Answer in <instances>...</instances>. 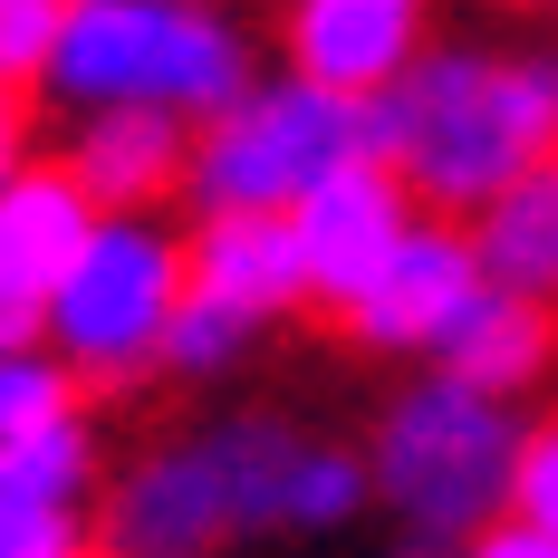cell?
I'll use <instances>...</instances> for the list:
<instances>
[{"instance_id": "cell-26", "label": "cell", "mask_w": 558, "mask_h": 558, "mask_svg": "<svg viewBox=\"0 0 558 558\" xmlns=\"http://www.w3.org/2000/svg\"><path fill=\"white\" fill-rule=\"evenodd\" d=\"M58 558H97V549H87V539H77V549H58Z\"/></svg>"}, {"instance_id": "cell-2", "label": "cell", "mask_w": 558, "mask_h": 558, "mask_svg": "<svg viewBox=\"0 0 558 558\" xmlns=\"http://www.w3.org/2000/svg\"><path fill=\"white\" fill-rule=\"evenodd\" d=\"M299 424L279 414H222L173 444L135 452L107 492L116 558H222L251 530H279V482H289Z\"/></svg>"}, {"instance_id": "cell-13", "label": "cell", "mask_w": 558, "mask_h": 558, "mask_svg": "<svg viewBox=\"0 0 558 558\" xmlns=\"http://www.w3.org/2000/svg\"><path fill=\"white\" fill-rule=\"evenodd\" d=\"M434 366L462 376V386H482V395H530L558 366V308L549 299H520L501 279H482L462 299V318L434 337Z\"/></svg>"}, {"instance_id": "cell-7", "label": "cell", "mask_w": 558, "mask_h": 558, "mask_svg": "<svg viewBox=\"0 0 558 558\" xmlns=\"http://www.w3.org/2000/svg\"><path fill=\"white\" fill-rule=\"evenodd\" d=\"M472 289H482L472 222H452V213H414V231L386 251V270L337 308V328L356 337L366 356H434V337L462 318Z\"/></svg>"}, {"instance_id": "cell-17", "label": "cell", "mask_w": 558, "mask_h": 558, "mask_svg": "<svg viewBox=\"0 0 558 558\" xmlns=\"http://www.w3.org/2000/svg\"><path fill=\"white\" fill-rule=\"evenodd\" d=\"M251 337H260V318H241V308L213 299V289H183V308H173V328H165V376L222 386L231 366L251 356Z\"/></svg>"}, {"instance_id": "cell-5", "label": "cell", "mask_w": 558, "mask_h": 558, "mask_svg": "<svg viewBox=\"0 0 558 558\" xmlns=\"http://www.w3.org/2000/svg\"><path fill=\"white\" fill-rule=\"evenodd\" d=\"M183 289H193L183 231H165L155 213H97L87 251L39 299V337L77 366V386H145V376H165V328Z\"/></svg>"}, {"instance_id": "cell-14", "label": "cell", "mask_w": 558, "mask_h": 558, "mask_svg": "<svg viewBox=\"0 0 558 558\" xmlns=\"http://www.w3.org/2000/svg\"><path fill=\"white\" fill-rule=\"evenodd\" d=\"M472 251H482V279H501L520 299H549L558 308V155H539L530 173H510L501 193L472 213Z\"/></svg>"}, {"instance_id": "cell-3", "label": "cell", "mask_w": 558, "mask_h": 558, "mask_svg": "<svg viewBox=\"0 0 558 558\" xmlns=\"http://www.w3.org/2000/svg\"><path fill=\"white\" fill-rule=\"evenodd\" d=\"M39 87L58 107H173L203 125L251 87V39L213 0H68Z\"/></svg>"}, {"instance_id": "cell-11", "label": "cell", "mask_w": 558, "mask_h": 558, "mask_svg": "<svg viewBox=\"0 0 558 558\" xmlns=\"http://www.w3.org/2000/svg\"><path fill=\"white\" fill-rule=\"evenodd\" d=\"M87 231H97V193L68 173V155L58 165L29 155L20 173H0V299L39 318V299L68 279V260L87 251Z\"/></svg>"}, {"instance_id": "cell-23", "label": "cell", "mask_w": 558, "mask_h": 558, "mask_svg": "<svg viewBox=\"0 0 558 558\" xmlns=\"http://www.w3.org/2000/svg\"><path fill=\"white\" fill-rule=\"evenodd\" d=\"M29 165V87H0V173Z\"/></svg>"}, {"instance_id": "cell-6", "label": "cell", "mask_w": 558, "mask_h": 558, "mask_svg": "<svg viewBox=\"0 0 558 558\" xmlns=\"http://www.w3.org/2000/svg\"><path fill=\"white\" fill-rule=\"evenodd\" d=\"M347 155H376L366 97L279 68V77H251L222 116L193 125L183 203H193V213H289V203H299L318 173H337Z\"/></svg>"}, {"instance_id": "cell-1", "label": "cell", "mask_w": 558, "mask_h": 558, "mask_svg": "<svg viewBox=\"0 0 558 558\" xmlns=\"http://www.w3.org/2000/svg\"><path fill=\"white\" fill-rule=\"evenodd\" d=\"M366 135L424 213L472 222L510 173L558 155V58H492V49H424L395 87L366 97Z\"/></svg>"}, {"instance_id": "cell-24", "label": "cell", "mask_w": 558, "mask_h": 558, "mask_svg": "<svg viewBox=\"0 0 558 558\" xmlns=\"http://www.w3.org/2000/svg\"><path fill=\"white\" fill-rule=\"evenodd\" d=\"M20 337H39V318H29V308H10V299H0V347H20Z\"/></svg>"}, {"instance_id": "cell-16", "label": "cell", "mask_w": 558, "mask_h": 558, "mask_svg": "<svg viewBox=\"0 0 558 558\" xmlns=\"http://www.w3.org/2000/svg\"><path fill=\"white\" fill-rule=\"evenodd\" d=\"M0 482L87 510V492H97V424H87V404H68V414H49V424L10 434V444H0Z\"/></svg>"}, {"instance_id": "cell-20", "label": "cell", "mask_w": 558, "mask_h": 558, "mask_svg": "<svg viewBox=\"0 0 558 558\" xmlns=\"http://www.w3.org/2000/svg\"><path fill=\"white\" fill-rule=\"evenodd\" d=\"M68 29V0H0V87H39Z\"/></svg>"}, {"instance_id": "cell-21", "label": "cell", "mask_w": 558, "mask_h": 558, "mask_svg": "<svg viewBox=\"0 0 558 558\" xmlns=\"http://www.w3.org/2000/svg\"><path fill=\"white\" fill-rule=\"evenodd\" d=\"M510 510H530L539 530H558V414L520 424V462H510Z\"/></svg>"}, {"instance_id": "cell-15", "label": "cell", "mask_w": 558, "mask_h": 558, "mask_svg": "<svg viewBox=\"0 0 558 558\" xmlns=\"http://www.w3.org/2000/svg\"><path fill=\"white\" fill-rule=\"evenodd\" d=\"M366 501H376V472H366V452L299 434V452H289V482H279V530H299V539H328V530H347Z\"/></svg>"}, {"instance_id": "cell-9", "label": "cell", "mask_w": 558, "mask_h": 558, "mask_svg": "<svg viewBox=\"0 0 558 558\" xmlns=\"http://www.w3.org/2000/svg\"><path fill=\"white\" fill-rule=\"evenodd\" d=\"M279 39H289L299 77L376 97V87H395L414 58L434 49V0H289Z\"/></svg>"}, {"instance_id": "cell-19", "label": "cell", "mask_w": 558, "mask_h": 558, "mask_svg": "<svg viewBox=\"0 0 558 558\" xmlns=\"http://www.w3.org/2000/svg\"><path fill=\"white\" fill-rule=\"evenodd\" d=\"M77 539H87V510L77 501L0 482V558H58V549H77Z\"/></svg>"}, {"instance_id": "cell-18", "label": "cell", "mask_w": 558, "mask_h": 558, "mask_svg": "<svg viewBox=\"0 0 558 558\" xmlns=\"http://www.w3.org/2000/svg\"><path fill=\"white\" fill-rule=\"evenodd\" d=\"M77 366L58 356L49 337H20V347H0V444L10 434H29V424H49V414H68L77 404Z\"/></svg>"}, {"instance_id": "cell-27", "label": "cell", "mask_w": 558, "mask_h": 558, "mask_svg": "<svg viewBox=\"0 0 558 558\" xmlns=\"http://www.w3.org/2000/svg\"><path fill=\"white\" fill-rule=\"evenodd\" d=\"M530 10H558V0H530Z\"/></svg>"}, {"instance_id": "cell-8", "label": "cell", "mask_w": 558, "mask_h": 558, "mask_svg": "<svg viewBox=\"0 0 558 558\" xmlns=\"http://www.w3.org/2000/svg\"><path fill=\"white\" fill-rule=\"evenodd\" d=\"M414 183L386 165V155H347L337 173H318L299 203H289V222H299V260H308V299L318 308H347L366 279L386 270V251L414 231Z\"/></svg>"}, {"instance_id": "cell-4", "label": "cell", "mask_w": 558, "mask_h": 558, "mask_svg": "<svg viewBox=\"0 0 558 558\" xmlns=\"http://www.w3.org/2000/svg\"><path fill=\"white\" fill-rule=\"evenodd\" d=\"M510 462H520L510 395H482L444 366L395 395L376 414V444H366L376 501L404 520V539H434V549H452L462 530L510 510Z\"/></svg>"}, {"instance_id": "cell-12", "label": "cell", "mask_w": 558, "mask_h": 558, "mask_svg": "<svg viewBox=\"0 0 558 558\" xmlns=\"http://www.w3.org/2000/svg\"><path fill=\"white\" fill-rule=\"evenodd\" d=\"M183 165H193V116H173V107H77L68 173L97 193V213H155L165 193H183Z\"/></svg>"}, {"instance_id": "cell-25", "label": "cell", "mask_w": 558, "mask_h": 558, "mask_svg": "<svg viewBox=\"0 0 558 558\" xmlns=\"http://www.w3.org/2000/svg\"><path fill=\"white\" fill-rule=\"evenodd\" d=\"M395 558H444V549H434V539H414V549H395Z\"/></svg>"}, {"instance_id": "cell-10", "label": "cell", "mask_w": 558, "mask_h": 558, "mask_svg": "<svg viewBox=\"0 0 558 558\" xmlns=\"http://www.w3.org/2000/svg\"><path fill=\"white\" fill-rule=\"evenodd\" d=\"M183 270H193V289L231 299V308L260 318V328L318 308V299H308V260H299V222H289V213H193V231H183Z\"/></svg>"}, {"instance_id": "cell-22", "label": "cell", "mask_w": 558, "mask_h": 558, "mask_svg": "<svg viewBox=\"0 0 558 558\" xmlns=\"http://www.w3.org/2000/svg\"><path fill=\"white\" fill-rule=\"evenodd\" d=\"M444 558H558V530H539L530 510H492V520L462 530Z\"/></svg>"}]
</instances>
